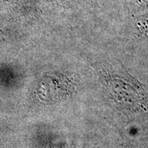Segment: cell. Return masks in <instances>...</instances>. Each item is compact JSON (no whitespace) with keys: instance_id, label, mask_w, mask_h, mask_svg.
<instances>
[{"instance_id":"6da1fadb","label":"cell","mask_w":148,"mask_h":148,"mask_svg":"<svg viewBox=\"0 0 148 148\" xmlns=\"http://www.w3.org/2000/svg\"><path fill=\"white\" fill-rule=\"evenodd\" d=\"M137 2L141 6L148 8V0H137Z\"/></svg>"},{"instance_id":"7a4b0ae2","label":"cell","mask_w":148,"mask_h":148,"mask_svg":"<svg viewBox=\"0 0 148 148\" xmlns=\"http://www.w3.org/2000/svg\"><path fill=\"white\" fill-rule=\"evenodd\" d=\"M90 1H93V2H96V1H97V0H90Z\"/></svg>"}]
</instances>
